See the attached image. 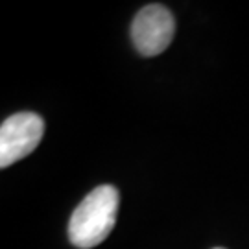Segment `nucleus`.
<instances>
[{
    "label": "nucleus",
    "instance_id": "nucleus-3",
    "mask_svg": "<svg viewBox=\"0 0 249 249\" xmlns=\"http://www.w3.org/2000/svg\"><path fill=\"white\" fill-rule=\"evenodd\" d=\"M176 32L174 15L160 4H150L142 8L133 18L131 39L139 52L151 57L159 55L170 46Z\"/></svg>",
    "mask_w": 249,
    "mask_h": 249
},
{
    "label": "nucleus",
    "instance_id": "nucleus-4",
    "mask_svg": "<svg viewBox=\"0 0 249 249\" xmlns=\"http://www.w3.org/2000/svg\"><path fill=\"white\" fill-rule=\"evenodd\" d=\"M214 249H223V248H214Z\"/></svg>",
    "mask_w": 249,
    "mask_h": 249
},
{
    "label": "nucleus",
    "instance_id": "nucleus-1",
    "mask_svg": "<svg viewBox=\"0 0 249 249\" xmlns=\"http://www.w3.org/2000/svg\"><path fill=\"white\" fill-rule=\"evenodd\" d=\"M120 194L113 185H100L81 199L69 222V238L80 249L96 248L111 234Z\"/></svg>",
    "mask_w": 249,
    "mask_h": 249
},
{
    "label": "nucleus",
    "instance_id": "nucleus-2",
    "mask_svg": "<svg viewBox=\"0 0 249 249\" xmlns=\"http://www.w3.org/2000/svg\"><path fill=\"white\" fill-rule=\"evenodd\" d=\"M45 133L43 118L30 111H20L4 120L0 127V166L8 168L9 164L28 157L36 150Z\"/></svg>",
    "mask_w": 249,
    "mask_h": 249
}]
</instances>
